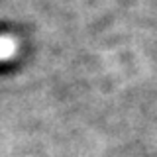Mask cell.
Returning <instances> with one entry per match:
<instances>
[{"mask_svg":"<svg viewBox=\"0 0 157 157\" xmlns=\"http://www.w3.org/2000/svg\"><path fill=\"white\" fill-rule=\"evenodd\" d=\"M20 41L14 36H0V63L10 61L18 55Z\"/></svg>","mask_w":157,"mask_h":157,"instance_id":"cell-1","label":"cell"}]
</instances>
